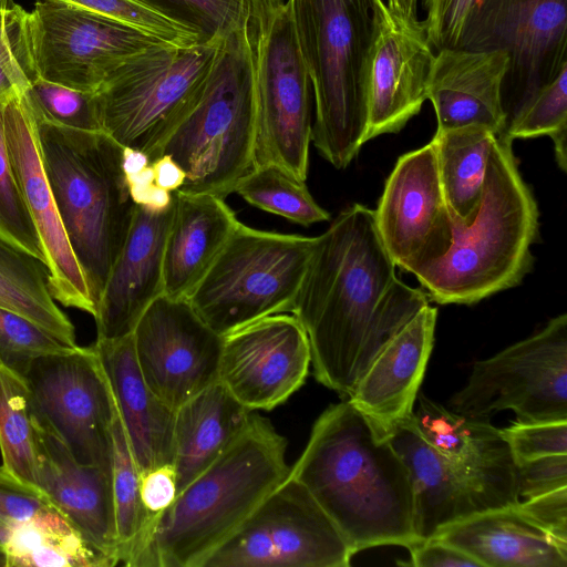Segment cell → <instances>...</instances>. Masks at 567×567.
I'll use <instances>...</instances> for the list:
<instances>
[{"instance_id": "1", "label": "cell", "mask_w": 567, "mask_h": 567, "mask_svg": "<svg viewBox=\"0 0 567 567\" xmlns=\"http://www.w3.org/2000/svg\"><path fill=\"white\" fill-rule=\"evenodd\" d=\"M395 269L367 206L347 207L317 237L291 313L308 336L315 378L341 396L353 393L386 343L429 305Z\"/></svg>"}, {"instance_id": "2", "label": "cell", "mask_w": 567, "mask_h": 567, "mask_svg": "<svg viewBox=\"0 0 567 567\" xmlns=\"http://www.w3.org/2000/svg\"><path fill=\"white\" fill-rule=\"evenodd\" d=\"M289 477L299 482L348 542L353 555L421 539L411 475L389 436L349 400L316 420Z\"/></svg>"}, {"instance_id": "3", "label": "cell", "mask_w": 567, "mask_h": 567, "mask_svg": "<svg viewBox=\"0 0 567 567\" xmlns=\"http://www.w3.org/2000/svg\"><path fill=\"white\" fill-rule=\"evenodd\" d=\"M288 442L252 413L228 447L154 516L130 567H202L289 475Z\"/></svg>"}, {"instance_id": "4", "label": "cell", "mask_w": 567, "mask_h": 567, "mask_svg": "<svg viewBox=\"0 0 567 567\" xmlns=\"http://www.w3.org/2000/svg\"><path fill=\"white\" fill-rule=\"evenodd\" d=\"M512 144L508 136L496 135L473 217L460 221L451 216L450 249L414 275L429 300L473 305L518 286L530 271L539 213Z\"/></svg>"}, {"instance_id": "5", "label": "cell", "mask_w": 567, "mask_h": 567, "mask_svg": "<svg viewBox=\"0 0 567 567\" xmlns=\"http://www.w3.org/2000/svg\"><path fill=\"white\" fill-rule=\"evenodd\" d=\"M315 96L311 142L338 169L365 143L368 84L383 0H287Z\"/></svg>"}, {"instance_id": "6", "label": "cell", "mask_w": 567, "mask_h": 567, "mask_svg": "<svg viewBox=\"0 0 567 567\" xmlns=\"http://www.w3.org/2000/svg\"><path fill=\"white\" fill-rule=\"evenodd\" d=\"M32 110L43 167L97 306L135 208L123 172V147L103 131L58 125Z\"/></svg>"}, {"instance_id": "7", "label": "cell", "mask_w": 567, "mask_h": 567, "mask_svg": "<svg viewBox=\"0 0 567 567\" xmlns=\"http://www.w3.org/2000/svg\"><path fill=\"white\" fill-rule=\"evenodd\" d=\"M255 86L243 22L219 43L207 74L159 155L185 172L184 193L225 198L254 167Z\"/></svg>"}, {"instance_id": "8", "label": "cell", "mask_w": 567, "mask_h": 567, "mask_svg": "<svg viewBox=\"0 0 567 567\" xmlns=\"http://www.w3.org/2000/svg\"><path fill=\"white\" fill-rule=\"evenodd\" d=\"M243 28L255 86L254 167L277 165L306 182L311 83L287 1L245 0Z\"/></svg>"}, {"instance_id": "9", "label": "cell", "mask_w": 567, "mask_h": 567, "mask_svg": "<svg viewBox=\"0 0 567 567\" xmlns=\"http://www.w3.org/2000/svg\"><path fill=\"white\" fill-rule=\"evenodd\" d=\"M316 240L238 223L186 299L220 336L271 315L291 312Z\"/></svg>"}, {"instance_id": "10", "label": "cell", "mask_w": 567, "mask_h": 567, "mask_svg": "<svg viewBox=\"0 0 567 567\" xmlns=\"http://www.w3.org/2000/svg\"><path fill=\"white\" fill-rule=\"evenodd\" d=\"M220 41L161 42L123 61L95 92L102 131L122 147L142 151L152 163L207 74Z\"/></svg>"}, {"instance_id": "11", "label": "cell", "mask_w": 567, "mask_h": 567, "mask_svg": "<svg viewBox=\"0 0 567 567\" xmlns=\"http://www.w3.org/2000/svg\"><path fill=\"white\" fill-rule=\"evenodd\" d=\"M449 404L453 412L472 417L512 410L519 422L567 421V315L475 362Z\"/></svg>"}, {"instance_id": "12", "label": "cell", "mask_w": 567, "mask_h": 567, "mask_svg": "<svg viewBox=\"0 0 567 567\" xmlns=\"http://www.w3.org/2000/svg\"><path fill=\"white\" fill-rule=\"evenodd\" d=\"M352 556L328 514L288 476L202 567H347Z\"/></svg>"}, {"instance_id": "13", "label": "cell", "mask_w": 567, "mask_h": 567, "mask_svg": "<svg viewBox=\"0 0 567 567\" xmlns=\"http://www.w3.org/2000/svg\"><path fill=\"white\" fill-rule=\"evenodd\" d=\"M23 379L33 410L63 441L74 460L111 472L115 399L92 347L35 358Z\"/></svg>"}, {"instance_id": "14", "label": "cell", "mask_w": 567, "mask_h": 567, "mask_svg": "<svg viewBox=\"0 0 567 567\" xmlns=\"http://www.w3.org/2000/svg\"><path fill=\"white\" fill-rule=\"evenodd\" d=\"M28 30L38 76L85 92H96L127 58L164 42L120 20L43 0L28 12Z\"/></svg>"}, {"instance_id": "15", "label": "cell", "mask_w": 567, "mask_h": 567, "mask_svg": "<svg viewBox=\"0 0 567 567\" xmlns=\"http://www.w3.org/2000/svg\"><path fill=\"white\" fill-rule=\"evenodd\" d=\"M132 340L145 383L174 411L218 381L224 336L186 298L162 295L154 300L137 321Z\"/></svg>"}, {"instance_id": "16", "label": "cell", "mask_w": 567, "mask_h": 567, "mask_svg": "<svg viewBox=\"0 0 567 567\" xmlns=\"http://www.w3.org/2000/svg\"><path fill=\"white\" fill-rule=\"evenodd\" d=\"M373 214L400 269L415 275L447 252L453 226L432 140L398 158Z\"/></svg>"}, {"instance_id": "17", "label": "cell", "mask_w": 567, "mask_h": 567, "mask_svg": "<svg viewBox=\"0 0 567 567\" xmlns=\"http://www.w3.org/2000/svg\"><path fill=\"white\" fill-rule=\"evenodd\" d=\"M4 133L8 155L25 207L37 230L55 301L95 316L86 276L70 245L49 184L27 92L7 102Z\"/></svg>"}, {"instance_id": "18", "label": "cell", "mask_w": 567, "mask_h": 567, "mask_svg": "<svg viewBox=\"0 0 567 567\" xmlns=\"http://www.w3.org/2000/svg\"><path fill=\"white\" fill-rule=\"evenodd\" d=\"M308 336L291 313H277L224 336L218 381L245 408L270 411L305 383Z\"/></svg>"}, {"instance_id": "19", "label": "cell", "mask_w": 567, "mask_h": 567, "mask_svg": "<svg viewBox=\"0 0 567 567\" xmlns=\"http://www.w3.org/2000/svg\"><path fill=\"white\" fill-rule=\"evenodd\" d=\"M432 49L424 20L406 21L385 8L370 65L365 142L400 132L420 112Z\"/></svg>"}, {"instance_id": "20", "label": "cell", "mask_w": 567, "mask_h": 567, "mask_svg": "<svg viewBox=\"0 0 567 567\" xmlns=\"http://www.w3.org/2000/svg\"><path fill=\"white\" fill-rule=\"evenodd\" d=\"M174 210L135 205L124 245L99 298L94 320L97 338L131 334L150 305L164 295L163 257Z\"/></svg>"}, {"instance_id": "21", "label": "cell", "mask_w": 567, "mask_h": 567, "mask_svg": "<svg viewBox=\"0 0 567 567\" xmlns=\"http://www.w3.org/2000/svg\"><path fill=\"white\" fill-rule=\"evenodd\" d=\"M413 411L422 437L463 476L504 506L519 502L516 464L501 429L458 414L417 393Z\"/></svg>"}, {"instance_id": "22", "label": "cell", "mask_w": 567, "mask_h": 567, "mask_svg": "<svg viewBox=\"0 0 567 567\" xmlns=\"http://www.w3.org/2000/svg\"><path fill=\"white\" fill-rule=\"evenodd\" d=\"M495 48L508 55L502 86L507 122L567 65V0H515L494 39Z\"/></svg>"}, {"instance_id": "23", "label": "cell", "mask_w": 567, "mask_h": 567, "mask_svg": "<svg viewBox=\"0 0 567 567\" xmlns=\"http://www.w3.org/2000/svg\"><path fill=\"white\" fill-rule=\"evenodd\" d=\"M34 422L37 487L87 539L120 564L111 472L76 462L35 411Z\"/></svg>"}, {"instance_id": "24", "label": "cell", "mask_w": 567, "mask_h": 567, "mask_svg": "<svg viewBox=\"0 0 567 567\" xmlns=\"http://www.w3.org/2000/svg\"><path fill=\"white\" fill-rule=\"evenodd\" d=\"M507 70L508 55L499 48L436 51L426 100L434 107L437 130L475 124L504 134L502 86Z\"/></svg>"}, {"instance_id": "25", "label": "cell", "mask_w": 567, "mask_h": 567, "mask_svg": "<svg viewBox=\"0 0 567 567\" xmlns=\"http://www.w3.org/2000/svg\"><path fill=\"white\" fill-rule=\"evenodd\" d=\"M436 317V308H422L381 350L349 396L386 435L413 413L433 349Z\"/></svg>"}, {"instance_id": "26", "label": "cell", "mask_w": 567, "mask_h": 567, "mask_svg": "<svg viewBox=\"0 0 567 567\" xmlns=\"http://www.w3.org/2000/svg\"><path fill=\"white\" fill-rule=\"evenodd\" d=\"M388 436L410 471L415 530L421 540L471 515L502 507L491 495L454 470L422 437L413 413L396 424Z\"/></svg>"}, {"instance_id": "27", "label": "cell", "mask_w": 567, "mask_h": 567, "mask_svg": "<svg viewBox=\"0 0 567 567\" xmlns=\"http://www.w3.org/2000/svg\"><path fill=\"white\" fill-rule=\"evenodd\" d=\"M93 347L109 379L141 475L173 464L175 411L145 383L135 359L132 333L113 340L96 339Z\"/></svg>"}, {"instance_id": "28", "label": "cell", "mask_w": 567, "mask_h": 567, "mask_svg": "<svg viewBox=\"0 0 567 567\" xmlns=\"http://www.w3.org/2000/svg\"><path fill=\"white\" fill-rule=\"evenodd\" d=\"M174 210L164 257V295L187 298L208 271L238 225L224 198L173 192Z\"/></svg>"}, {"instance_id": "29", "label": "cell", "mask_w": 567, "mask_h": 567, "mask_svg": "<svg viewBox=\"0 0 567 567\" xmlns=\"http://www.w3.org/2000/svg\"><path fill=\"white\" fill-rule=\"evenodd\" d=\"M435 538L482 567H567L563 547L511 506L489 508L439 529Z\"/></svg>"}, {"instance_id": "30", "label": "cell", "mask_w": 567, "mask_h": 567, "mask_svg": "<svg viewBox=\"0 0 567 567\" xmlns=\"http://www.w3.org/2000/svg\"><path fill=\"white\" fill-rule=\"evenodd\" d=\"M252 413L219 381L175 410L173 465L177 494L228 447Z\"/></svg>"}, {"instance_id": "31", "label": "cell", "mask_w": 567, "mask_h": 567, "mask_svg": "<svg viewBox=\"0 0 567 567\" xmlns=\"http://www.w3.org/2000/svg\"><path fill=\"white\" fill-rule=\"evenodd\" d=\"M4 550L8 567H112L118 564L52 504L12 527Z\"/></svg>"}, {"instance_id": "32", "label": "cell", "mask_w": 567, "mask_h": 567, "mask_svg": "<svg viewBox=\"0 0 567 567\" xmlns=\"http://www.w3.org/2000/svg\"><path fill=\"white\" fill-rule=\"evenodd\" d=\"M496 134L482 125L436 130L439 174L451 216L471 219L480 203L487 162Z\"/></svg>"}, {"instance_id": "33", "label": "cell", "mask_w": 567, "mask_h": 567, "mask_svg": "<svg viewBox=\"0 0 567 567\" xmlns=\"http://www.w3.org/2000/svg\"><path fill=\"white\" fill-rule=\"evenodd\" d=\"M41 259L0 238V308L21 315L71 343L75 330L56 306Z\"/></svg>"}, {"instance_id": "34", "label": "cell", "mask_w": 567, "mask_h": 567, "mask_svg": "<svg viewBox=\"0 0 567 567\" xmlns=\"http://www.w3.org/2000/svg\"><path fill=\"white\" fill-rule=\"evenodd\" d=\"M515 0H423L427 39L442 49H492Z\"/></svg>"}, {"instance_id": "35", "label": "cell", "mask_w": 567, "mask_h": 567, "mask_svg": "<svg viewBox=\"0 0 567 567\" xmlns=\"http://www.w3.org/2000/svg\"><path fill=\"white\" fill-rule=\"evenodd\" d=\"M0 451L2 465L37 487L35 422L31 394L20 374L0 364Z\"/></svg>"}, {"instance_id": "36", "label": "cell", "mask_w": 567, "mask_h": 567, "mask_svg": "<svg viewBox=\"0 0 567 567\" xmlns=\"http://www.w3.org/2000/svg\"><path fill=\"white\" fill-rule=\"evenodd\" d=\"M233 193L261 210L306 227L330 219L305 182L277 165L254 167L238 181Z\"/></svg>"}, {"instance_id": "37", "label": "cell", "mask_w": 567, "mask_h": 567, "mask_svg": "<svg viewBox=\"0 0 567 567\" xmlns=\"http://www.w3.org/2000/svg\"><path fill=\"white\" fill-rule=\"evenodd\" d=\"M111 483L120 563L125 564L152 516L141 498V473L118 413L112 426Z\"/></svg>"}, {"instance_id": "38", "label": "cell", "mask_w": 567, "mask_h": 567, "mask_svg": "<svg viewBox=\"0 0 567 567\" xmlns=\"http://www.w3.org/2000/svg\"><path fill=\"white\" fill-rule=\"evenodd\" d=\"M567 65L549 83L529 95L508 118L504 135L516 138L549 136L558 167L567 168Z\"/></svg>"}, {"instance_id": "39", "label": "cell", "mask_w": 567, "mask_h": 567, "mask_svg": "<svg viewBox=\"0 0 567 567\" xmlns=\"http://www.w3.org/2000/svg\"><path fill=\"white\" fill-rule=\"evenodd\" d=\"M197 34L200 43L219 42L241 25L245 0H137Z\"/></svg>"}, {"instance_id": "40", "label": "cell", "mask_w": 567, "mask_h": 567, "mask_svg": "<svg viewBox=\"0 0 567 567\" xmlns=\"http://www.w3.org/2000/svg\"><path fill=\"white\" fill-rule=\"evenodd\" d=\"M78 347L30 319L0 308V364L21 377L33 359Z\"/></svg>"}, {"instance_id": "41", "label": "cell", "mask_w": 567, "mask_h": 567, "mask_svg": "<svg viewBox=\"0 0 567 567\" xmlns=\"http://www.w3.org/2000/svg\"><path fill=\"white\" fill-rule=\"evenodd\" d=\"M0 103V238L44 261L40 240L25 207L6 143L4 109Z\"/></svg>"}, {"instance_id": "42", "label": "cell", "mask_w": 567, "mask_h": 567, "mask_svg": "<svg viewBox=\"0 0 567 567\" xmlns=\"http://www.w3.org/2000/svg\"><path fill=\"white\" fill-rule=\"evenodd\" d=\"M37 78L28 12L17 4L0 28V103L24 94Z\"/></svg>"}, {"instance_id": "43", "label": "cell", "mask_w": 567, "mask_h": 567, "mask_svg": "<svg viewBox=\"0 0 567 567\" xmlns=\"http://www.w3.org/2000/svg\"><path fill=\"white\" fill-rule=\"evenodd\" d=\"M27 95L45 120L70 128L102 131L95 92H85L37 78Z\"/></svg>"}, {"instance_id": "44", "label": "cell", "mask_w": 567, "mask_h": 567, "mask_svg": "<svg viewBox=\"0 0 567 567\" xmlns=\"http://www.w3.org/2000/svg\"><path fill=\"white\" fill-rule=\"evenodd\" d=\"M55 1L106 16L175 45L199 43L197 34L174 23L137 0H43Z\"/></svg>"}, {"instance_id": "45", "label": "cell", "mask_w": 567, "mask_h": 567, "mask_svg": "<svg viewBox=\"0 0 567 567\" xmlns=\"http://www.w3.org/2000/svg\"><path fill=\"white\" fill-rule=\"evenodd\" d=\"M515 464L554 454H567V421L515 422L501 429Z\"/></svg>"}, {"instance_id": "46", "label": "cell", "mask_w": 567, "mask_h": 567, "mask_svg": "<svg viewBox=\"0 0 567 567\" xmlns=\"http://www.w3.org/2000/svg\"><path fill=\"white\" fill-rule=\"evenodd\" d=\"M517 495L533 498L567 486V454L516 463Z\"/></svg>"}, {"instance_id": "47", "label": "cell", "mask_w": 567, "mask_h": 567, "mask_svg": "<svg viewBox=\"0 0 567 567\" xmlns=\"http://www.w3.org/2000/svg\"><path fill=\"white\" fill-rule=\"evenodd\" d=\"M51 504L38 488L0 466V519L14 527Z\"/></svg>"}, {"instance_id": "48", "label": "cell", "mask_w": 567, "mask_h": 567, "mask_svg": "<svg viewBox=\"0 0 567 567\" xmlns=\"http://www.w3.org/2000/svg\"><path fill=\"white\" fill-rule=\"evenodd\" d=\"M516 508L556 543L567 547V486L519 501Z\"/></svg>"}, {"instance_id": "49", "label": "cell", "mask_w": 567, "mask_h": 567, "mask_svg": "<svg viewBox=\"0 0 567 567\" xmlns=\"http://www.w3.org/2000/svg\"><path fill=\"white\" fill-rule=\"evenodd\" d=\"M177 495L176 473L173 464L150 470L141 475V498L152 518L165 511Z\"/></svg>"}, {"instance_id": "50", "label": "cell", "mask_w": 567, "mask_h": 567, "mask_svg": "<svg viewBox=\"0 0 567 567\" xmlns=\"http://www.w3.org/2000/svg\"><path fill=\"white\" fill-rule=\"evenodd\" d=\"M415 567H482L473 557L435 538L420 540L408 548Z\"/></svg>"}, {"instance_id": "51", "label": "cell", "mask_w": 567, "mask_h": 567, "mask_svg": "<svg viewBox=\"0 0 567 567\" xmlns=\"http://www.w3.org/2000/svg\"><path fill=\"white\" fill-rule=\"evenodd\" d=\"M125 179L135 205L164 209L172 204L173 192L165 190L155 184L151 164L137 173L125 175Z\"/></svg>"}, {"instance_id": "52", "label": "cell", "mask_w": 567, "mask_h": 567, "mask_svg": "<svg viewBox=\"0 0 567 567\" xmlns=\"http://www.w3.org/2000/svg\"><path fill=\"white\" fill-rule=\"evenodd\" d=\"M155 184L168 192L177 190L185 182L182 167L168 155H161L151 163Z\"/></svg>"}, {"instance_id": "53", "label": "cell", "mask_w": 567, "mask_h": 567, "mask_svg": "<svg viewBox=\"0 0 567 567\" xmlns=\"http://www.w3.org/2000/svg\"><path fill=\"white\" fill-rule=\"evenodd\" d=\"M150 164L151 162L148 156L142 151L131 147H123L122 166L125 175L137 173Z\"/></svg>"}, {"instance_id": "54", "label": "cell", "mask_w": 567, "mask_h": 567, "mask_svg": "<svg viewBox=\"0 0 567 567\" xmlns=\"http://www.w3.org/2000/svg\"><path fill=\"white\" fill-rule=\"evenodd\" d=\"M419 0H388L385 6L391 14L406 21H416Z\"/></svg>"}, {"instance_id": "55", "label": "cell", "mask_w": 567, "mask_h": 567, "mask_svg": "<svg viewBox=\"0 0 567 567\" xmlns=\"http://www.w3.org/2000/svg\"><path fill=\"white\" fill-rule=\"evenodd\" d=\"M11 526L0 519V546L4 547L11 535Z\"/></svg>"}, {"instance_id": "56", "label": "cell", "mask_w": 567, "mask_h": 567, "mask_svg": "<svg viewBox=\"0 0 567 567\" xmlns=\"http://www.w3.org/2000/svg\"><path fill=\"white\" fill-rule=\"evenodd\" d=\"M16 7L17 4L13 2V0H0V19Z\"/></svg>"}, {"instance_id": "57", "label": "cell", "mask_w": 567, "mask_h": 567, "mask_svg": "<svg viewBox=\"0 0 567 567\" xmlns=\"http://www.w3.org/2000/svg\"><path fill=\"white\" fill-rule=\"evenodd\" d=\"M0 567H8L7 553L2 546H0Z\"/></svg>"}, {"instance_id": "58", "label": "cell", "mask_w": 567, "mask_h": 567, "mask_svg": "<svg viewBox=\"0 0 567 567\" xmlns=\"http://www.w3.org/2000/svg\"><path fill=\"white\" fill-rule=\"evenodd\" d=\"M7 14L3 18L0 19V28L2 27V24H3L4 20H6Z\"/></svg>"}]
</instances>
